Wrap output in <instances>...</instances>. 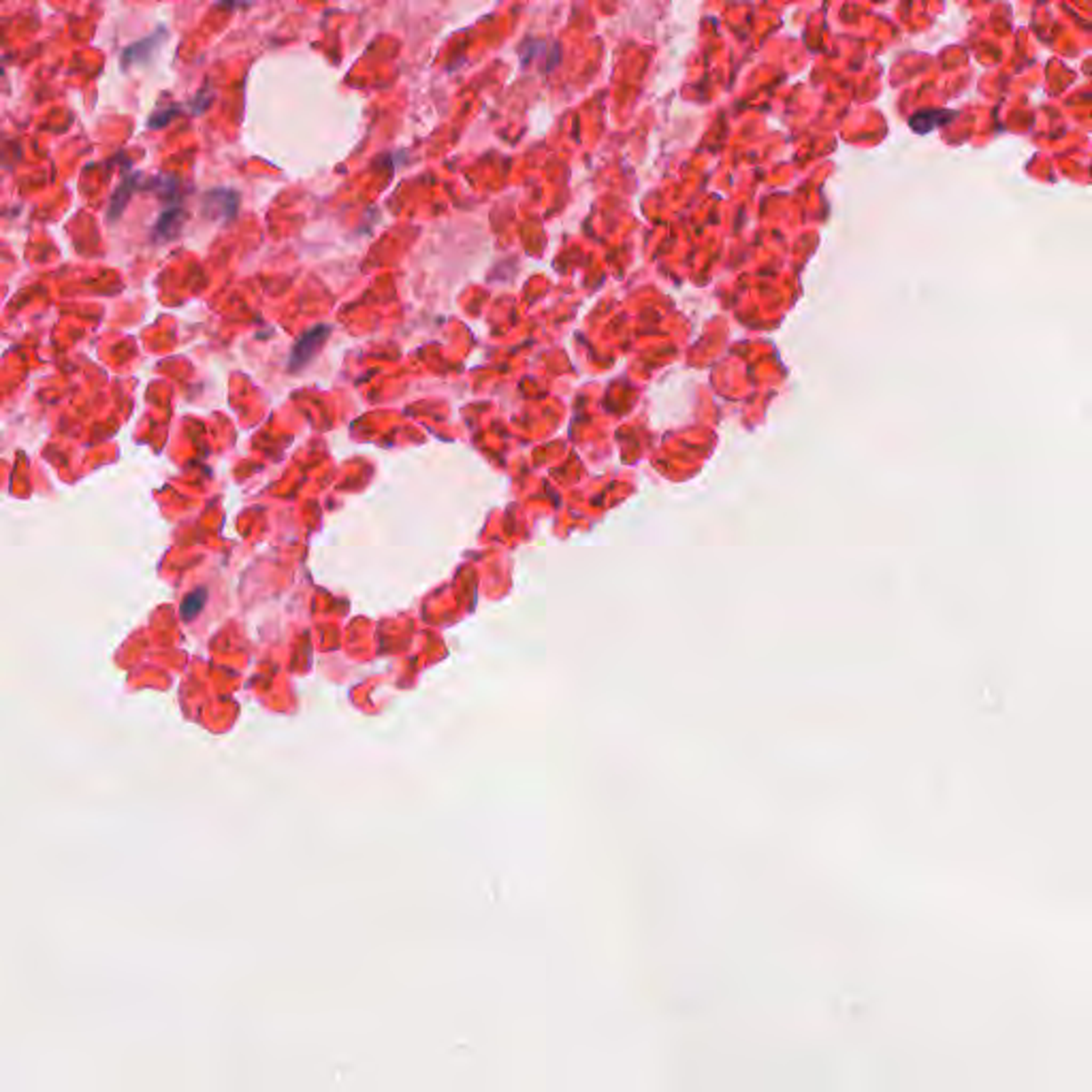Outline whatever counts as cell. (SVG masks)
I'll return each mask as SVG.
<instances>
[{"mask_svg":"<svg viewBox=\"0 0 1092 1092\" xmlns=\"http://www.w3.org/2000/svg\"><path fill=\"white\" fill-rule=\"evenodd\" d=\"M180 218H182L180 209H171V212H167L160 218L159 226H156V233L165 235V237H171L177 231V226H180Z\"/></svg>","mask_w":1092,"mask_h":1092,"instance_id":"4","label":"cell"},{"mask_svg":"<svg viewBox=\"0 0 1092 1092\" xmlns=\"http://www.w3.org/2000/svg\"><path fill=\"white\" fill-rule=\"evenodd\" d=\"M254 0H223L224 7L229 9H240V7H250Z\"/></svg>","mask_w":1092,"mask_h":1092,"instance_id":"5","label":"cell"},{"mask_svg":"<svg viewBox=\"0 0 1092 1092\" xmlns=\"http://www.w3.org/2000/svg\"><path fill=\"white\" fill-rule=\"evenodd\" d=\"M205 599H208V591L205 589H197V591H192L191 596L183 599L182 604V617L183 619H194L199 613H201Z\"/></svg>","mask_w":1092,"mask_h":1092,"instance_id":"3","label":"cell"},{"mask_svg":"<svg viewBox=\"0 0 1092 1092\" xmlns=\"http://www.w3.org/2000/svg\"><path fill=\"white\" fill-rule=\"evenodd\" d=\"M949 118H954V111H945V110L920 111L911 118L909 124L916 133H931L933 128L939 126V124L949 122Z\"/></svg>","mask_w":1092,"mask_h":1092,"instance_id":"2","label":"cell"},{"mask_svg":"<svg viewBox=\"0 0 1092 1092\" xmlns=\"http://www.w3.org/2000/svg\"><path fill=\"white\" fill-rule=\"evenodd\" d=\"M329 331H331V329H329L327 324H321V327H314L312 331H307L304 338L295 344L289 365L293 367V370H299L307 361H312V356L321 350L324 339L329 338Z\"/></svg>","mask_w":1092,"mask_h":1092,"instance_id":"1","label":"cell"}]
</instances>
